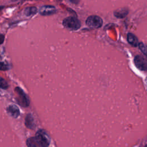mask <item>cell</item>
<instances>
[{"label":"cell","mask_w":147,"mask_h":147,"mask_svg":"<svg viewBox=\"0 0 147 147\" xmlns=\"http://www.w3.org/2000/svg\"><path fill=\"white\" fill-rule=\"evenodd\" d=\"M1 40H2V41H1V44H2L3 41V38H4V36H3V34L1 35Z\"/></svg>","instance_id":"obj_17"},{"label":"cell","mask_w":147,"mask_h":147,"mask_svg":"<svg viewBox=\"0 0 147 147\" xmlns=\"http://www.w3.org/2000/svg\"><path fill=\"white\" fill-rule=\"evenodd\" d=\"M15 91L18 96V102L22 106H28L29 105V100L28 96L20 87H16Z\"/></svg>","instance_id":"obj_4"},{"label":"cell","mask_w":147,"mask_h":147,"mask_svg":"<svg viewBox=\"0 0 147 147\" xmlns=\"http://www.w3.org/2000/svg\"><path fill=\"white\" fill-rule=\"evenodd\" d=\"M63 26L70 30H76L81 26L80 22L75 17H68L63 21Z\"/></svg>","instance_id":"obj_2"},{"label":"cell","mask_w":147,"mask_h":147,"mask_svg":"<svg viewBox=\"0 0 147 147\" xmlns=\"http://www.w3.org/2000/svg\"><path fill=\"white\" fill-rule=\"evenodd\" d=\"M134 62L136 67L141 71L147 70V60L141 55L135 56Z\"/></svg>","instance_id":"obj_5"},{"label":"cell","mask_w":147,"mask_h":147,"mask_svg":"<svg viewBox=\"0 0 147 147\" xmlns=\"http://www.w3.org/2000/svg\"><path fill=\"white\" fill-rule=\"evenodd\" d=\"M28 147H40V146L37 142L35 137H30L26 141Z\"/></svg>","instance_id":"obj_12"},{"label":"cell","mask_w":147,"mask_h":147,"mask_svg":"<svg viewBox=\"0 0 147 147\" xmlns=\"http://www.w3.org/2000/svg\"><path fill=\"white\" fill-rule=\"evenodd\" d=\"M70 1H71L72 3H78L79 2V0H70Z\"/></svg>","instance_id":"obj_16"},{"label":"cell","mask_w":147,"mask_h":147,"mask_svg":"<svg viewBox=\"0 0 147 147\" xmlns=\"http://www.w3.org/2000/svg\"><path fill=\"white\" fill-rule=\"evenodd\" d=\"M6 67H7V65H6V64L5 63H3V62L1 63V70H6V69H7L8 68H6Z\"/></svg>","instance_id":"obj_15"},{"label":"cell","mask_w":147,"mask_h":147,"mask_svg":"<svg viewBox=\"0 0 147 147\" xmlns=\"http://www.w3.org/2000/svg\"><path fill=\"white\" fill-rule=\"evenodd\" d=\"M127 42L129 43V44H130L131 46L134 47H136L139 45L138 40L137 37L133 33H129L127 34Z\"/></svg>","instance_id":"obj_7"},{"label":"cell","mask_w":147,"mask_h":147,"mask_svg":"<svg viewBox=\"0 0 147 147\" xmlns=\"http://www.w3.org/2000/svg\"><path fill=\"white\" fill-rule=\"evenodd\" d=\"M7 111L9 113V114H10V115L14 118H17L20 114L19 109L15 105L9 106L7 109Z\"/></svg>","instance_id":"obj_9"},{"label":"cell","mask_w":147,"mask_h":147,"mask_svg":"<svg viewBox=\"0 0 147 147\" xmlns=\"http://www.w3.org/2000/svg\"><path fill=\"white\" fill-rule=\"evenodd\" d=\"M86 25L92 28H99L103 24L102 19L97 16H91L88 17L86 21Z\"/></svg>","instance_id":"obj_3"},{"label":"cell","mask_w":147,"mask_h":147,"mask_svg":"<svg viewBox=\"0 0 147 147\" xmlns=\"http://www.w3.org/2000/svg\"><path fill=\"white\" fill-rule=\"evenodd\" d=\"M146 87H147V78L146 79Z\"/></svg>","instance_id":"obj_18"},{"label":"cell","mask_w":147,"mask_h":147,"mask_svg":"<svg viewBox=\"0 0 147 147\" xmlns=\"http://www.w3.org/2000/svg\"><path fill=\"white\" fill-rule=\"evenodd\" d=\"M145 147H147V145H146Z\"/></svg>","instance_id":"obj_19"},{"label":"cell","mask_w":147,"mask_h":147,"mask_svg":"<svg viewBox=\"0 0 147 147\" xmlns=\"http://www.w3.org/2000/svg\"><path fill=\"white\" fill-rule=\"evenodd\" d=\"M1 87L3 89H6L8 87L7 83L3 78H1Z\"/></svg>","instance_id":"obj_14"},{"label":"cell","mask_w":147,"mask_h":147,"mask_svg":"<svg viewBox=\"0 0 147 147\" xmlns=\"http://www.w3.org/2000/svg\"><path fill=\"white\" fill-rule=\"evenodd\" d=\"M56 11V8L54 6H50V5L43 6L39 10V12L40 14L42 16L52 15L55 13Z\"/></svg>","instance_id":"obj_6"},{"label":"cell","mask_w":147,"mask_h":147,"mask_svg":"<svg viewBox=\"0 0 147 147\" xmlns=\"http://www.w3.org/2000/svg\"><path fill=\"white\" fill-rule=\"evenodd\" d=\"M139 48L141 50V51L145 55L147 56V45L144 44L143 42H141L139 43L138 45Z\"/></svg>","instance_id":"obj_13"},{"label":"cell","mask_w":147,"mask_h":147,"mask_svg":"<svg viewBox=\"0 0 147 147\" xmlns=\"http://www.w3.org/2000/svg\"><path fill=\"white\" fill-rule=\"evenodd\" d=\"M25 125L27 127L33 129L35 127V123L34 121L33 118V117L31 115V114H27L26 118H25Z\"/></svg>","instance_id":"obj_10"},{"label":"cell","mask_w":147,"mask_h":147,"mask_svg":"<svg viewBox=\"0 0 147 147\" xmlns=\"http://www.w3.org/2000/svg\"><path fill=\"white\" fill-rule=\"evenodd\" d=\"M34 137L40 146L48 147L49 146L50 144V138L44 130H38Z\"/></svg>","instance_id":"obj_1"},{"label":"cell","mask_w":147,"mask_h":147,"mask_svg":"<svg viewBox=\"0 0 147 147\" xmlns=\"http://www.w3.org/2000/svg\"><path fill=\"white\" fill-rule=\"evenodd\" d=\"M37 13V8L35 7H28L24 10V14L27 17H30Z\"/></svg>","instance_id":"obj_11"},{"label":"cell","mask_w":147,"mask_h":147,"mask_svg":"<svg viewBox=\"0 0 147 147\" xmlns=\"http://www.w3.org/2000/svg\"><path fill=\"white\" fill-rule=\"evenodd\" d=\"M129 11L127 8H121L116 10L114 11V14L116 17L118 18H122L125 17L127 15Z\"/></svg>","instance_id":"obj_8"}]
</instances>
